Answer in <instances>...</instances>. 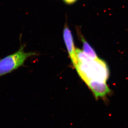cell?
I'll list each match as a JSON object with an SVG mask.
<instances>
[{"label":"cell","instance_id":"1","mask_svg":"<svg viewBox=\"0 0 128 128\" xmlns=\"http://www.w3.org/2000/svg\"><path fill=\"white\" fill-rule=\"evenodd\" d=\"M75 68L86 84L92 81L106 82L109 77L108 66L100 58L94 60L88 57L83 62L78 60Z\"/></svg>","mask_w":128,"mask_h":128},{"label":"cell","instance_id":"2","mask_svg":"<svg viewBox=\"0 0 128 128\" xmlns=\"http://www.w3.org/2000/svg\"><path fill=\"white\" fill-rule=\"evenodd\" d=\"M24 46H21L17 52L0 60V77L23 66L28 58L38 55L34 52H26Z\"/></svg>","mask_w":128,"mask_h":128},{"label":"cell","instance_id":"3","mask_svg":"<svg viewBox=\"0 0 128 128\" xmlns=\"http://www.w3.org/2000/svg\"><path fill=\"white\" fill-rule=\"evenodd\" d=\"M63 38L72 64L75 67L78 63L76 53V48L74 44V40L71 31L67 25L65 26L64 29Z\"/></svg>","mask_w":128,"mask_h":128},{"label":"cell","instance_id":"4","mask_svg":"<svg viewBox=\"0 0 128 128\" xmlns=\"http://www.w3.org/2000/svg\"><path fill=\"white\" fill-rule=\"evenodd\" d=\"M86 85L92 90L96 99L98 98H104L110 93V89L106 82L90 81Z\"/></svg>","mask_w":128,"mask_h":128},{"label":"cell","instance_id":"5","mask_svg":"<svg viewBox=\"0 0 128 128\" xmlns=\"http://www.w3.org/2000/svg\"><path fill=\"white\" fill-rule=\"evenodd\" d=\"M81 40L82 41V45H83V50L84 52L89 57L94 60H97L99 59L96 53V52L93 50L90 45L88 43L85 39L82 36H81Z\"/></svg>","mask_w":128,"mask_h":128},{"label":"cell","instance_id":"6","mask_svg":"<svg viewBox=\"0 0 128 128\" xmlns=\"http://www.w3.org/2000/svg\"><path fill=\"white\" fill-rule=\"evenodd\" d=\"M64 1L68 4H72L74 2H75L76 1V0H63Z\"/></svg>","mask_w":128,"mask_h":128}]
</instances>
